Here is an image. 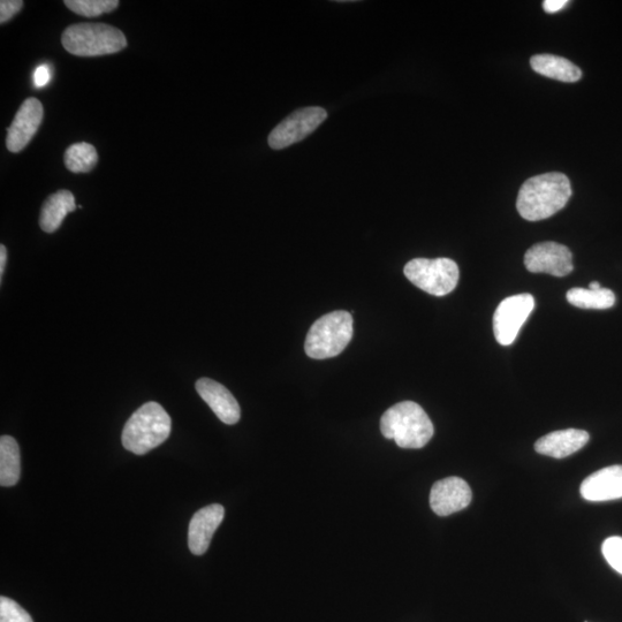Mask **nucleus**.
Instances as JSON below:
<instances>
[{"mask_svg":"<svg viewBox=\"0 0 622 622\" xmlns=\"http://www.w3.org/2000/svg\"><path fill=\"white\" fill-rule=\"evenodd\" d=\"M571 196V181L564 173H544L521 186L517 208L526 221H543L564 209Z\"/></svg>","mask_w":622,"mask_h":622,"instance_id":"1","label":"nucleus"},{"mask_svg":"<svg viewBox=\"0 0 622 622\" xmlns=\"http://www.w3.org/2000/svg\"><path fill=\"white\" fill-rule=\"evenodd\" d=\"M385 438L393 439L401 449H422L434 436V424L424 409L413 401H402L386 411L381 419Z\"/></svg>","mask_w":622,"mask_h":622,"instance_id":"2","label":"nucleus"},{"mask_svg":"<svg viewBox=\"0 0 622 622\" xmlns=\"http://www.w3.org/2000/svg\"><path fill=\"white\" fill-rule=\"evenodd\" d=\"M171 417L157 402H147L125 424L123 445L127 451L143 455L162 445L171 435Z\"/></svg>","mask_w":622,"mask_h":622,"instance_id":"3","label":"nucleus"},{"mask_svg":"<svg viewBox=\"0 0 622 622\" xmlns=\"http://www.w3.org/2000/svg\"><path fill=\"white\" fill-rule=\"evenodd\" d=\"M353 317L344 310L332 311L311 326L305 343L311 359L335 358L343 353L353 337Z\"/></svg>","mask_w":622,"mask_h":622,"instance_id":"4","label":"nucleus"},{"mask_svg":"<svg viewBox=\"0 0 622 622\" xmlns=\"http://www.w3.org/2000/svg\"><path fill=\"white\" fill-rule=\"evenodd\" d=\"M62 42L66 51L78 57L113 55L127 47L125 34L106 24L72 25L65 29Z\"/></svg>","mask_w":622,"mask_h":622,"instance_id":"5","label":"nucleus"},{"mask_svg":"<svg viewBox=\"0 0 622 622\" xmlns=\"http://www.w3.org/2000/svg\"><path fill=\"white\" fill-rule=\"evenodd\" d=\"M405 276L420 290L435 297H444L458 286V264L451 259H415L406 264Z\"/></svg>","mask_w":622,"mask_h":622,"instance_id":"6","label":"nucleus"},{"mask_svg":"<svg viewBox=\"0 0 622 622\" xmlns=\"http://www.w3.org/2000/svg\"><path fill=\"white\" fill-rule=\"evenodd\" d=\"M534 308L535 299L528 293L513 295L500 302L493 316V331L500 345L510 346L514 343Z\"/></svg>","mask_w":622,"mask_h":622,"instance_id":"7","label":"nucleus"},{"mask_svg":"<svg viewBox=\"0 0 622 622\" xmlns=\"http://www.w3.org/2000/svg\"><path fill=\"white\" fill-rule=\"evenodd\" d=\"M326 118L328 112L318 106L295 111L271 132L269 146L275 150L290 147L316 131Z\"/></svg>","mask_w":622,"mask_h":622,"instance_id":"8","label":"nucleus"},{"mask_svg":"<svg viewBox=\"0 0 622 622\" xmlns=\"http://www.w3.org/2000/svg\"><path fill=\"white\" fill-rule=\"evenodd\" d=\"M525 265L533 273H548L555 277H565L573 271L572 253L557 242H542L528 249Z\"/></svg>","mask_w":622,"mask_h":622,"instance_id":"9","label":"nucleus"},{"mask_svg":"<svg viewBox=\"0 0 622 622\" xmlns=\"http://www.w3.org/2000/svg\"><path fill=\"white\" fill-rule=\"evenodd\" d=\"M43 105L37 98L30 97L22 103L12 124L7 128L6 147L17 154L33 140L43 121Z\"/></svg>","mask_w":622,"mask_h":622,"instance_id":"10","label":"nucleus"},{"mask_svg":"<svg viewBox=\"0 0 622 622\" xmlns=\"http://www.w3.org/2000/svg\"><path fill=\"white\" fill-rule=\"evenodd\" d=\"M473 493L460 477H447L434 484L430 492V506L439 517H447L465 510L472 503Z\"/></svg>","mask_w":622,"mask_h":622,"instance_id":"11","label":"nucleus"},{"mask_svg":"<svg viewBox=\"0 0 622 622\" xmlns=\"http://www.w3.org/2000/svg\"><path fill=\"white\" fill-rule=\"evenodd\" d=\"M224 517V507L219 504L203 507L194 514L188 529V546L193 555L202 556L208 551L212 536Z\"/></svg>","mask_w":622,"mask_h":622,"instance_id":"12","label":"nucleus"},{"mask_svg":"<svg viewBox=\"0 0 622 622\" xmlns=\"http://www.w3.org/2000/svg\"><path fill=\"white\" fill-rule=\"evenodd\" d=\"M196 391L223 423L232 426L239 422L241 409L238 401L224 385L210 378H201L196 382Z\"/></svg>","mask_w":622,"mask_h":622,"instance_id":"13","label":"nucleus"},{"mask_svg":"<svg viewBox=\"0 0 622 622\" xmlns=\"http://www.w3.org/2000/svg\"><path fill=\"white\" fill-rule=\"evenodd\" d=\"M580 491L589 502H609L622 498V466L598 470L583 481Z\"/></svg>","mask_w":622,"mask_h":622,"instance_id":"14","label":"nucleus"},{"mask_svg":"<svg viewBox=\"0 0 622 622\" xmlns=\"http://www.w3.org/2000/svg\"><path fill=\"white\" fill-rule=\"evenodd\" d=\"M589 439L588 432L584 430H559L538 439L535 450L551 458L564 459L580 451L588 444Z\"/></svg>","mask_w":622,"mask_h":622,"instance_id":"15","label":"nucleus"},{"mask_svg":"<svg viewBox=\"0 0 622 622\" xmlns=\"http://www.w3.org/2000/svg\"><path fill=\"white\" fill-rule=\"evenodd\" d=\"M75 209H77V204H75V197L70 191L63 189V191L50 195L41 210V229L47 233L56 232L62 226L66 216Z\"/></svg>","mask_w":622,"mask_h":622,"instance_id":"16","label":"nucleus"},{"mask_svg":"<svg viewBox=\"0 0 622 622\" xmlns=\"http://www.w3.org/2000/svg\"><path fill=\"white\" fill-rule=\"evenodd\" d=\"M533 70L543 77L561 82H578L582 78L580 68L570 60L553 55H536L530 59Z\"/></svg>","mask_w":622,"mask_h":622,"instance_id":"17","label":"nucleus"},{"mask_svg":"<svg viewBox=\"0 0 622 622\" xmlns=\"http://www.w3.org/2000/svg\"><path fill=\"white\" fill-rule=\"evenodd\" d=\"M21 455L20 447L11 436L0 438V485L13 487L20 480Z\"/></svg>","mask_w":622,"mask_h":622,"instance_id":"18","label":"nucleus"},{"mask_svg":"<svg viewBox=\"0 0 622 622\" xmlns=\"http://www.w3.org/2000/svg\"><path fill=\"white\" fill-rule=\"evenodd\" d=\"M567 301L572 306L581 309H610L616 303V295L608 288L598 291L586 290V288H572L567 292Z\"/></svg>","mask_w":622,"mask_h":622,"instance_id":"19","label":"nucleus"},{"mask_svg":"<svg viewBox=\"0 0 622 622\" xmlns=\"http://www.w3.org/2000/svg\"><path fill=\"white\" fill-rule=\"evenodd\" d=\"M64 161L67 170L73 173H88L94 170L98 155L95 147L90 143H74L67 148Z\"/></svg>","mask_w":622,"mask_h":622,"instance_id":"20","label":"nucleus"},{"mask_svg":"<svg viewBox=\"0 0 622 622\" xmlns=\"http://www.w3.org/2000/svg\"><path fill=\"white\" fill-rule=\"evenodd\" d=\"M64 4L68 10L87 18L111 13L119 6L118 0H66Z\"/></svg>","mask_w":622,"mask_h":622,"instance_id":"21","label":"nucleus"},{"mask_svg":"<svg viewBox=\"0 0 622 622\" xmlns=\"http://www.w3.org/2000/svg\"><path fill=\"white\" fill-rule=\"evenodd\" d=\"M0 622H34L30 614L13 599L0 597Z\"/></svg>","mask_w":622,"mask_h":622,"instance_id":"22","label":"nucleus"},{"mask_svg":"<svg viewBox=\"0 0 622 622\" xmlns=\"http://www.w3.org/2000/svg\"><path fill=\"white\" fill-rule=\"evenodd\" d=\"M602 552L613 570L622 575V537L613 536L605 540Z\"/></svg>","mask_w":622,"mask_h":622,"instance_id":"23","label":"nucleus"},{"mask_svg":"<svg viewBox=\"0 0 622 622\" xmlns=\"http://www.w3.org/2000/svg\"><path fill=\"white\" fill-rule=\"evenodd\" d=\"M22 7H24V2L21 0H2L0 2V24L10 21L21 11Z\"/></svg>","mask_w":622,"mask_h":622,"instance_id":"24","label":"nucleus"},{"mask_svg":"<svg viewBox=\"0 0 622 622\" xmlns=\"http://www.w3.org/2000/svg\"><path fill=\"white\" fill-rule=\"evenodd\" d=\"M52 78L51 67L48 64H42L36 68L33 74V83L35 88L40 89L48 86Z\"/></svg>","mask_w":622,"mask_h":622,"instance_id":"25","label":"nucleus"},{"mask_svg":"<svg viewBox=\"0 0 622 622\" xmlns=\"http://www.w3.org/2000/svg\"><path fill=\"white\" fill-rule=\"evenodd\" d=\"M568 0H545L543 3V9L546 13H557L568 5Z\"/></svg>","mask_w":622,"mask_h":622,"instance_id":"26","label":"nucleus"},{"mask_svg":"<svg viewBox=\"0 0 622 622\" xmlns=\"http://www.w3.org/2000/svg\"><path fill=\"white\" fill-rule=\"evenodd\" d=\"M7 260V250L4 245L0 246V278L4 276V270Z\"/></svg>","mask_w":622,"mask_h":622,"instance_id":"27","label":"nucleus"},{"mask_svg":"<svg viewBox=\"0 0 622 622\" xmlns=\"http://www.w3.org/2000/svg\"><path fill=\"white\" fill-rule=\"evenodd\" d=\"M601 288H603V287L601 286V284H599L597 282L590 283V285H589V290H591V291H598V290H601Z\"/></svg>","mask_w":622,"mask_h":622,"instance_id":"28","label":"nucleus"}]
</instances>
